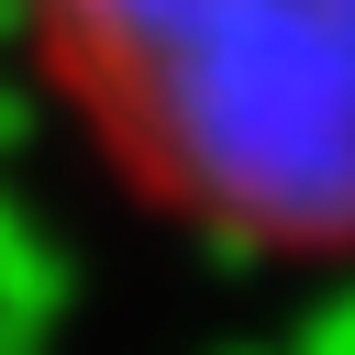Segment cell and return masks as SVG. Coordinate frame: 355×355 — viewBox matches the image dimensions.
<instances>
[{"instance_id":"cell-1","label":"cell","mask_w":355,"mask_h":355,"mask_svg":"<svg viewBox=\"0 0 355 355\" xmlns=\"http://www.w3.org/2000/svg\"><path fill=\"white\" fill-rule=\"evenodd\" d=\"M100 155L200 233L355 244V0H33Z\"/></svg>"}]
</instances>
